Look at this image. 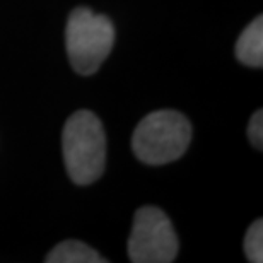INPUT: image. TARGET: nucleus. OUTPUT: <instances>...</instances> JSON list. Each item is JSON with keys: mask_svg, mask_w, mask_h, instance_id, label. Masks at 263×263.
Masks as SVG:
<instances>
[{"mask_svg": "<svg viewBox=\"0 0 263 263\" xmlns=\"http://www.w3.org/2000/svg\"><path fill=\"white\" fill-rule=\"evenodd\" d=\"M236 57L241 64L260 68L263 65V17L258 15L236 43Z\"/></svg>", "mask_w": 263, "mask_h": 263, "instance_id": "5", "label": "nucleus"}, {"mask_svg": "<svg viewBox=\"0 0 263 263\" xmlns=\"http://www.w3.org/2000/svg\"><path fill=\"white\" fill-rule=\"evenodd\" d=\"M192 140V125L175 109L154 111L142 120L132 137V149L142 162L167 164L185 154Z\"/></svg>", "mask_w": 263, "mask_h": 263, "instance_id": "2", "label": "nucleus"}, {"mask_svg": "<svg viewBox=\"0 0 263 263\" xmlns=\"http://www.w3.org/2000/svg\"><path fill=\"white\" fill-rule=\"evenodd\" d=\"M245 253L251 263L263 261V220L258 219L251 224L245 236Z\"/></svg>", "mask_w": 263, "mask_h": 263, "instance_id": "7", "label": "nucleus"}, {"mask_svg": "<svg viewBox=\"0 0 263 263\" xmlns=\"http://www.w3.org/2000/svg\"><path fill=\"white\" fill-rule=\"evenodd\" d=\"M46 263H104L98 251L87 246L82 241H64L57 245L45 258Z\"/></svg>", "mask_w": 263, "mask_h": 263, "instance_id": "6", "label": "nucleus"}, {"mask_svg": "<svg viewBox=\"0 0 263 263\" xmlns=\"http://www.w3.org/2000/svg\"><path fill=\"white\" fill-rule=\"evenodd\" d=\"M178 255V238L171 220L157 207L137 210L128 239L134 263H171Z\"/></svg>", "mask_w": 263, "mask_h": 263, "instance_id": "4", "label": "nucleus"}, {"mask_svg": "<svg viewBox=\"0 0 263 263\" xmlns=\"http://www.w3.org/2000/svg\"><path fill=\"white\" fill-rule=\"evenodd\" d=\"M65 167L77 185H91L106 164V135L99 118L91 111H77L67 120L62 135Z\"/></svg>", "mask_w": 263, "mask_h": 263, "instance_id": "1", "label": "nucleus"}, {"mask_svg": "<svg viewBox=\"0 0 263 263\" xmlns=\"http://www.w3.org/2000/svg\"><path fill=\"white\" fill-rule=\"evenodd\" d=\"M65 40L73 70L92 76L113 48L115 28L108 17L81 7L68 17Z\"/></svg>", "mask_w": 263, "mask_h": 263, "instance_id": "3", "label": "nucleus"}, {"mask_svg": "<svg viewBox=\"0 0 263 263\" xmlns=\"http://www.w3.org/2000/svg\"><path fill=\"white\" fill-rule=\"evenodd\" d=\"M248 137H250L253 147L261 151V145H263V115H261V109H258V111H256L250 120Z\"/></svg>", "mask_w": 263, "mask_h": 263, "instance_id": "8", "label": "nucleus"}]
</instances>
